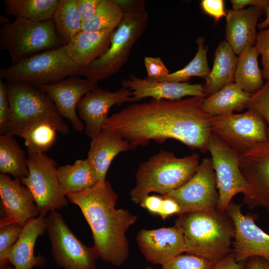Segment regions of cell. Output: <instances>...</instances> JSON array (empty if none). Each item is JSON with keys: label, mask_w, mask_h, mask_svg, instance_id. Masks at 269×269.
I'll return each instance as SVG.
<instances>
[{"label": "cell", "mask_w": 269, "mask_h": 269, "mask_svg": "<svg viewBox=\"0 0 269 269\" xmlns=\"http://www.w3.org/2000/svg\"><path fill=\"white\" fill-rule=\"evenodd\" d=\"M200 5L203 11L212 17L216 23L227 16L223 0H202Z\"/></svg>", "instance_id": "cell-40"}, {"label": "cell", "mask_w": 269, "mask_h": 269, "mask_svg": "<svg viewBox=\"0 0 269 269\" xmlns=\"http://www.w3.org/2000/svg\"><path fill=\"white\" fill-rule=\"evenodd\" d=\"M66 196L80 208L91 229L99 258L116 266L124 264L129 255L126 232L137 218L127 209L116 208L118 195L110 182H97Z\"/></svg>", "instance_id": "cell-2"}, {"label": "cell", "mask_w": 269, "mask_h": 269, "mask_svg": "<svg viewBox=\"0 0 269 269\" xmlns=\"http://www.w3.org/2000/svg\"><path fill=\"white\" fill-rule=\"evenodd\" d=\"M235 229L232 254L237 262L252 257H260L269 262V234L255 223L256 215L244 214L241 205L231 201L226 210Z\"/></svg>", "instance_id": "cell-15"}, {"label": "cell", "mask_w": 269, "mask_h": 269, "mask_svg": "<svg viewBox=\"0 0 269 269\" xmlns=\"http://www.w3.org/2000/svg\"><path fill=\"white\" fill-rule=\"evenodd\" d=\"M0 269H15L13 266L7 265L6 266L0 268Z\"/></svg>", "instance_id": "cell-50"}, {"label": "cell", "mask_w": 269, "mask_h": 269, "mask_svg": "<svg viewBox=\"0 0 269 269\" xmlns=\"http://www.w3.org/2000/svg\"><path fill=\"white\" fill-rule=\"evenodd\" d=\"M162 196L175 201L180 207V214L217 208L219 193L211 158L203 159L187 182Z\"/></svg>", "instance_id": "cell-13"}, {"label": "cell", "mask_w": 269, "mask_h": 269, "mask_svg": "<svg viewBox=\"0 0 269 269\" xmlns=\"http://www.w3.org/2000/svg\"><path fill=\"white\" fill-rule=\"evenodd\" d=\"M175 225L183 234L187 254L216 263L232 253L235 229L227 212L216 208L182 213Z\"/></svg>", "instance_id": "cell-3"}, {"label": "cell", "mask_w": 269, "mask_h": 269, "mask_svg": "<svg viewBox=\"0 0 269 269\" xmlns=\"http://www.w3.org/2000/svg\"><path fill=\"white\" fill-rule=\"evenodd\" d=\"M136 241L140 252L148 262L163 265L185 252L183 234L176 226L139 230Z\"/></svg>", "instance_id": "cell-18"}, {"label": "cell", "mask_w": 269, "mask_h": 269, "mask_svg": "<svg viewBox=\"0 0 269 269\" xmlns=\"http://www.w3.org/2000/svg\"><path fill=\"white\" fill-rule=\"evenodd\" d=\"M27 177L19 179L31 192L39 215L45 217L67 206L68 199L62 193L56 161L45 154H28Z\"/></svg>", "instance_id": "cell-9"}, {"label": "cell", "mask_w": 269, "mask_h": 269, "mask_svg": "<svg viewBox=\"0 0 269 269\" xmlns=\"http://www.w3.org/2000/svg\"><path fill=\"white\" fill-rule=\"evenodd\" d=\"M124 13L119 0H102L92 17L82 23L81 30L116 29L121 22Z\"/></svg>", "instance_id": "cell-34"}, {"label": "cell", "mask_w": 269, "mask_h": 269, "mask_svg": "<svg viewBox=\"0 0 269 269\" xmlns=\"http://www.w3.org/2000/svg\"><path fill=\"white\" fill-rule=\"evenodd\" d=\"M102 0H77V7L82 23L90 19Z\"/></svg>", "instance_id": "cell-42"}, {"label": "cell", "mask_w": 269, "mask_h": 269, "mask_svg": "<svg viewBox=\"0 0 269 269\" xmlns=\"http://www.w3.org/2000/svg\"><path fill=\"white\" fill-rule=\"evenodd\" d=\"M144 63L147 71V77L163 76L170 73L169 70L159 57L145 56L144 58Z\"/></svg>", "instance_id": "cell-41"}, {"label": "cell", "mask_w": 269, "mask_h": 269, "mask_svg": "<svg viewBox=\"0 0 269 269\" xmlns=\"http://www.w3.org/2000/svg\"><path fill=\"white\" fill-rule=\"evenodd\" d=\"M162 206L159 216L163 220L174 214L179 215L181 209L178 203L168 197H164Z\"/></svg>", "instance_id": "cell-44"}, {"label": "cell", "mask_w": 269, "mask_h": 269, "mask_svg": "<svg viewBox=\"0 0 269 269\" xmlns=\"http://www.w3.org/2000/svg\"><path fill=\"white\" fill-rule=\"evenodd\" d=\"M233 10H240L244 9L247 5L256 6L263 10L269 5V0H231Z\"/></svg>", "instance_id": "cell-45"}, {"label": "cell", "mask_w": 269, "mask_h": 269, "mask_svg": "<svg viewBox=\"0 0 269 269\" xmlns=\"http://www.w3.org/2000/svg\"><path fill=\"white\" fill-rule=\"evenodd\" d=\"M196 42L197 51L193 58L183 68L165 76L145 78L151 81L174 83L187 82L195 76L205 78L211 71L207 60L208 49L204 46V38H198Z\"/></svg>", "instance_id": "cell-33"}, {"label": "cell", "mask_w": 269, "mask_h": 269, "mask_svg": "<svg viewBox=\"0 0 269 269\" xmlns=\"http://www.w3.org/2000/svg\"><path fill=\"white\" fill-rule=\"evenodd\" d=\"M64 45L52 20L33 22L16 18L0 29V49L8 53L12 64Z\"/></svg>", "instance_id": "cell-8"}, {"label": "cell", "mask_w": 269, "mask_h": 269, "mask_svg": "<svg viewBox=\"0 0 269 269\" xmlns=\"http://www.w3.org/2000/svg\"><path fill=\"white\" fill-rule=\"evenodd\" d=\"M216 263L204 258L181 254L162 265L161 269H213Z\"/></svg>", "instance_id": "cell-36"}, {"label": "cell", "mask_w": 269, "mask_h": 269, "mask_svg": "<svg viewBox=\"0 0 269 269\" xmlns=\"http://www.w3.org/2000/svg\"><path fill=\"white\" fill-rule=\"evenodd\" d=\"M10 107L7 134H17L41 120L50 121L57 132L62 134L69 132L68 125L57 112L48 96L39 88L19 82L6 83Z\"/></svg>", "instance_id": "cell-7"}, {"label": "cell", "mask_w": 269, "mask_h": 269, "mask_svg": "<svg viewBox=\"0 0 269 269\" xmlns=\"http://www.w3.org/2000/svg\"><path fill=\"white\" fill-rule=\"evenodd\" d=\"M200 163L197 153L178 157L172 152L160 149L139 165L135 185L129 193L131 200L140 204L150 193L164 196L179 188L193 176Z\"/></svg>", "instance_id": "cell-4"}, {"label": "cell", "mask_w": 269, "mask_h": 269, "mask_svg": "<svg viewBox=\"0 0 269 269\" xmlns=\"http://www.w3.org/2000/svg\"><path fill=\"white\" fill-rule=\"evenodd\" d=\"M61 189L66 196L88 189L98 182L95 172L87 158L73 164L57 167Z\"/></svg>", "instance_id": "cell-27"}, {"label": "cell", "mask_w": 269, "mask_h": 269, "mask_svg": "<svg viewBox=\"0 0 269 269\" xmlns=\"http://www.w3.org/2000/svg\"><path fill=\"white\" fill-rule=\"evenodd\" d=\"M208 150L211 155L219 193L217 209L226 212L233 198L239 193L245 195L248 190V183L241 170L239 154L212 133Z\"/></svg>", "instance_id": "cell-12"}, {"label": "cell", "mask_w": 269, "mask_h": 269, "mask_svg": "<svg viewBox=\"0 0 269 269\" xmlns=\"http://www.w3.org/2000/svg\"><path fill=\"white\" fill-rule=\"evenodd\" d=\"M247 109L255 110L264 118L269 139V80H266L262 88L251 96Z\"/></svg>", "instance_id": "cell-37"}, {"label": "cell", "mask_w": 269, "mask_h": 269, "mask_svg": "<svg viewBox=\"0 0 269 269\" xmlns=\"http://www.w3.org/2000/svg\"><path fill=\"white\" fill-rule=\"evenodd\" d=\"M10 114V107L7 85L0 79V135L7 134Z\"/></svg>", "instance_id": "cell-39"}, {"label": "cell", "mask_w": 269, "mask_h": 269, "mask_svg": "<svg viewBox=\"0 0 269 269\" xmlns=\"http://www.w3.org/2000/svg\"><path fill=\"white\" fill-rule=\"evenodd\" d=\"M127 102H134L133 93L124 87L114 92L98 87L88 92L77 107L79 118L86 125L85 134L91 139L96 137L104 129L110 108Z\"/></svg>", "instance_id": "cell-16"}, {"label": "cell", "mask_w": 269, "mask_h": 269, "mask_svg": "<svg viewBox=\"0 0 269 269\" xmlns=\"http://www.w3.org/2000/svg\"><path fill=\"white\" fill-rule=\"evenodd\" d=\"M52 20L58 36L64 45H67L82 27L77 0H59Z\"/></svg>", "instance_id": "cell-32"}, {"label": "cell", "mask_w": 269, "mask_h": 269, "mask_svg": "<svg viewBox=\"0 0 269 269\" xmlns=\"http://www.w3.org/2000/svg\"><path fill=\"white\" fill-rule=\"evenodd\" d=\"M264 10L256 6L230 10L227 13L226 41L236 55L255 45L258 21Z\"/></svg>", "instance_id": "cell-21"}, {"label": "cell", "mask_w": 269, "mask_h": 269, "mask_svg": "<svg viewBox=\"0 0 269 269\" xmlns=\"http://www.w3.org/2000/svg\"><path fill=\"white\" fill-rule=\"evenodd\" d=\"M82 68L68 55L66 45L44 51L1 69L0 79L39 88L81 76Z\"/></svg>", "instance_id": "cell-6"}, {"label": "cell", "mask_w": 269, "mask_h": 269, "mask_svg": "<svg viewBox=\"0 0 269 269\" xmlns=\"http://www.w3.org/2000/svg\"><path fill=\"white\" fill-rule=\"evenodd\" d=\"M238 57L226 40L220 42L215 53L213 65L210 73L204 78L203 86L206 97L234 82Z\"/></svg>", "instance_id": "cell-25"}, {"label": "cell", "mask_w": 269, "mask_h": 269, "mask_svg": "<svg viewBox=\"0 0 269 269\" xmlns=\"http://www.w3.org/2000/svg\"><path fill=\"white\" fill-rule=\"evenodd\" d=\"M120 2L124 9V16L113 34L109 50L101 57L82 68L81 76L91 82L97 83L119 72L147 28L149 14L144 0H122Z\"/></svg>", "instance_id": "cell-5"}, {"label": "cell", "mask_w": 269, "mask_h": 269, "mask_svg": "<svg viewBox=\"0 0 269 269\" xmlns=\"http://www.w3.org/2000/svg\"><path fill=\"white\" fill-rule=\"evenodd\" d=\"M23 227L15 223L0 221V268L8 265L10 251L18 239Z\"/></svg>", "instance_id": "cell-35"}, {"label": "cell", "mask_w": 269, "mask_h": 269, "mask_svg": "<svg viewBox=\"0 0 269 269\" xmlns=\"http://www.w3.org/2000/svg\"><path fill=\"white\" fill-rule=\"evenodd\" d=\"M46 231L45 217L39 215L28 221L9 253V263L15 269L42 267L46 263L41 255L35 256L34 247L38 238Z\"/></svg>", "instance_id": "cell-22"}, {"label": "cell", "mask_w": 269, "mask_h": 269, "mask_svg": "<svg viewBox=\"0 0 269 269\" xmlns=\"http://www.w3.org/2000/svg\"><path fill=\"white\" fill-rule=\"evenodd\" d=\"M240 166L248 185L244 203L253 209L269 211V139L239 154Z\"/></svg>", "instance_id": "cell-14"}, {"label": "cell", "mask_w": 269, "mask_h": 269, "mask_svg": "<svg viewBox=\"0 0 269 269\" xmlns=\"http://www.w3.org/2000/svg\"><path fill=\"white\" fill-rule=\"evenodd\" d=\"M211 131L239 154L268 140L265 120L251 109L242 114L211 117Z\"/></svg>", "instance_id": "cell-11"}, {"label": "cell", "mask_w": 269, "mask_h": 269, "mask_svg": "<svg viewBox=\"0 0 269 269\" xmlns=\"http://www.w3.org/2000/svg\"><path fill=\"white\" fill-rule=\"evenodd\" d=\"M251 96L233 82L205 97L203 107L211 117L230 115L247 109Z\"/></svg>", "instance_id": "cell-26"}, {"label": "cell", "mask_w": 269, "mask_h": 269, "mask_svg": "<svg viewBox=\"0 0 269 269\" xmlns=\"http://www.w3.org/2000/svg\"><path fill=\"white\" fill-rule=\"evenodd\" d=\"M9 21L8 20V19L7 18L5 17H4L3 16H0V23L2 25L6 24L7 23H9Z\"/></svg>", "instance_id": "cell-49"}, {"label": "cell", "mask_w": 269, "mask_h": 269, "mask_svg": "<svg viewBox=\"0 0 269 269\" xmlns=\"http://www.w3.org/2000/svg\"><path fill=\"white\" fill-rule=\"evenodd\" d=\"M46 232L51 242L52 254L57 267L63 269H96L99 258L93 247L83 244L56 211L45 217Z\"/></svg>", "instance_id": "cell-10"}, {"label": "cell", "mask_w": 269, "mask_h": 269, "mask_svg": "<svg viewBox=\"0 0 269 269\" xmlns=\"http://www.w3.org/2000/svg\"><path fill=\"white\" fill-rule=\"evenodd\" d=\"M145 269H154L148 266V267H146Z\"/></svg>", "instance_id": "cell-51"}, {"label": "cell", "mask_w": 269, "mask_h": 269, "mask_svg": "<svg viewBox=\"0 0 269 269\" xmlns=\"http://www.w3.org/2000/svg\"><path fill=\"white\" fill-rule=\"evenodd\" d=\"M59 0H4V10L12 15L33 22L52 20Z\"/></svg>", "instance_id": "cell-30"}, {"label": "cell", "mask_w": 269, "mask_h": 269, "mask_svg": "<svg viewBox=\"0 0 269 269\" xmlns=\"http://www.w3.org/2000/svg\"><path fill=\"white\" fill-rule=\"evenodd\" d=\"M57 130L48 120H39L17 134L24 139L28 154H45L54 144Z\"/></svg>", "instance_id": "cell-31"}, {"label": "cell", "mask_w": 269, "mask_h": 269, "mask_svg": "<svg viewBox=\"0 0 269 269\" xmlns=\"http://www.w3.org/2000/svg\"><path fill=\"white\" fill-rule=\"evenodd\" d=\"M121 84L132 92L134 103L147 97L156 100H180L186 96L206 97L203 86L200 84L151 81L133 74H130L128 79H122Z\"/></svg>", "instance_id": "cell-20"}, {"label": "cell", "mask_w": 269, "mask_h": 269, "mask_svg": "<svg viewBox=\"0 0 269 269\" xmlns=\"http://www.w3.org/2000/svg\"><path fill=\"white\" fill-rule=\"evenodd\" d=\"M129 150L128 142L112 131L103 129L91 139L87 158L92 166L98 182L106 181L108 170L115 157Z\"/></svg>", "instance_id": "cell-23"}, {"label": "cell", "mask_w": 269, "mask_h": 269, "mask_svg": "<svg viewBox=\"0 0 269 269\" xmlns=\"http://www.w3.org/2000/svg\"><path fill=\"white\" fill-rule=\"evenodd\" d=\"M163 197L156 195H147L140 203V206L151 213L159 215L161 211Z\"/></svg>", "instance_id": "cell-43"}, {"label": "cell", "mask_w": 269, "mask_h": 269, "mask_svg": "<svg viewBox=\"0 0 269 269\" xmlns=\"http://www.w3.org/2000/svg\"><path fill=\"white\" fill-rule=\"evenodd\" d=\"M266 17L264 20L258 24V27L264 29L269 26V5L265 9Z\"/></svg>", "instance_id": "cell-48"}, {"label": "cell", "mask_w": 269, "mask_h": 269, "mask_svg": "<svg viewBox=\"0 0 269 269\" xmlns=\"http://www.w3.org/2000/svg\"><path fill=\"white\" fill-rule=\"evenodd\" d=\"M205 98L135 102L108 117L104 129L121 135L130 150L145 146L150 140L162 143L174 139L190 149L206 152L211 117L203 109Z\"/></svg>", "instance_id": "cell-1"}, {"label": "cell", "mask_w": 269, "mask_h": 269, "mask_svg": "<svg viewBox=\"0 0 269 269\" xmlns=\"http://www.w3.org/2000/svg\"><path fill=\"white\" fill-rule=\"evenodd\" d=\"M115 30L80 31L66 45L68 56L82 68L88 66L108 51Z\"/></svg>", "instance_id": "cell-24"}, {"label": "cell", "mask_w": 269, "mask_h": 269, "mask_svg": "<svg viewBox=\"0 0 269 269\" xmlns=\"http://www.w3.org/2000/svg\"><path fill=\"white\" fill-rule=\"evenodd\" d=\"M244 262L236 261L232 253L224 259L216 263L213 269H243Z\"/></svg>", "instance_id": "cell-46"}, {"label": "cell", "mask_w": 269, "mask_h": 269, "mask_svg": "<svg viewBox=\"0 0 269 269\" xmlns=\"http://www.w3.org/2000/svg\"><path fill=\"white\" fill-rule=\"evenodd\" d=\"M97 87V83L72 76L39 88L50 98L60 116L70 121L75 131L81 132L84 125L77 114L78 104L83 96Z\"/></svg>", "instance_id": "cell-17"}, {"label": "cell", "mask_w": 269, "mask_h": 269, "mask_svg": "<svg viewBox=\"0 0 269 269\" xmlns=\"http://www.w3.org/2000/svg\"><path fill=\"white\" fill-rule=\"evenodd\" d=\"M27 157L13 135H0V172L21 179L27 177Z\"/></svg>", "instance_id": "cell-29"}, {"label": "cell", "mask_w": 269, "mask_h": 269, "mask_svg": "<svg viewBox=\"0 0 269 269\" xmlns=\"http://www.w3.org/2000/svg\"><path fill=\"white\" fill-rule=\"evenodd\" d=\"M0 197L5 214L1 220L23 227L39 215L34 198L29 190L19 179L8 174H0Z\"/></svg>", "instance_id": "cell-19"}, {"label": "cell", "mask_w": 269, "mask_h": 269, "mask_svg": "<svg viewBox=\"0 0 269 269\" xmlns=\"http://www.w3.org/2000/svg\"><path fill=\"white\" fill-rule=\"evenodd\" d=\"M243 269H269V262L260 257H252L244 261Z\"/></svg>", "instance_id": "cell-47"}, {"label": "cell", "mask_w": 269, "mask_h": 269, "mask_svg": "<svg viewBox=\"0 0 269 269\" xmlns=\"http://www.w3.org/2000/svg\"><path fill=\"white\" fill-rule=\"evenodd\" d=\"M259 53L255 46L244 50L238 57L234 82L244 91L253 95L265 83L258 64Z\"/></svg>", "instance_id": "cell-28"}, {"label": "cell", "mask_w": 269, "mask_h": 269, "mask_svg": "<svg viewBox=\"0 0 269 269\" xmlns=\"http://www.w3.org/2000/svg\"><path fill=\"white\" fill-rule=\"evenodd\" d=\"M259 54L262 55V73L264 79L269 80V28L261 29L257 36L255 44Z\"/></svg>", "instance_id": "cell-38"}]
</instances>
